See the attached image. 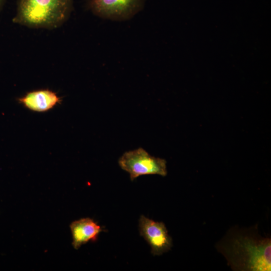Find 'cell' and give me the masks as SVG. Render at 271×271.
<instances>
[{"label": "cell", "mask_w": 271, "mask_h": 271, "mask_svg": "<svg viewBox=\"0 0 271 271\" xmlns=\"http://www.w3.org/2000/svg\"><path fill=\"white\" fill-rule=\"evenodd\" d=\"M216 249L236 271H270L271 238L259 235L257 225L231 228L216 244Z\"/></svg>", "instance_id": "obj_1"}, {"label": "cell", "mask_w": 271, "mask_h": 271, "mask_svg": "<svg viewBox=\"0 0 271 271\" xmlns=\"http://www.w3.org/2000/svg\"><path fill=\"white\" fill-rule=\"evenodd\" d=\"M72 0H19L13 22L35 28H54L68 18Z\"/></svg>", "instance_id": "obj_2"}, {"label": "cell", "mask_w": 271, "mask_h": 271, "mask_svg": "<svg viewBox=\"0 0 271 271\" xmlns=\"http://www.w3.org/2000/svg\"><path fill=\"white\" fill-rule=\"evenodd\" d=\"M118 163L121 169L129 174L131 181L142 175L165 177L167 174L166 161L151 155L142 148L124 152Z\"/></svg>", "instance_id": "obj_3"}, {"label": "cell", "mask_w": 271, "mask_h": 271, "mask_svg": "<svg viewBox=\"0 0 271 271\" xmlns=\"http://www.w3.org/2000/svg\"><path fill=\"white\" fill-rule=\"evenodd\" d=\"M145 0H90V7L98 16L122 21L132 17L142 9Z\"/></svg>", "instance_id": "obj_4"}, {"label": "cell", "mask_w": 271, "mask_h": 271, "mask_svg": "<svg viewBox=\"0 0 271 271\" xmlns=\"http://www.w3.org/2000/svg\"><path fill=\"white\" fill-rule=\"evenodd\" d=\"M139 226L140 234L150 245L153 255H161L171 249L172 238L168 234L163 222L155 221L141 215Z\"/></svg>", "instance_id": "obj_5"}, {"label": "cell", "mask_w": 271, "mask_h": 271, "mask_svg": "<svg viewBox=\"0 0 271 271\" xmlns=\"http://www.w3.org/2000/svg\"><path fill=\"white\" fill-rule=\"evenodd\" d=\"M72 245L75 249L89 241H96L102 228L92 219L83 218L72 222L70 225Z\"/></svg>", "instance_id": "obj_6"}, {"label": "cell", "mask_w": 271, "mask_h": 271, "mask_svg": "<svg viewBox=\"0 0 271 271\" xmlns=\"http://www.w3.org/2000/svg\"><path fill=\"white\" fill-rule=\"evenodd\" d=\"M18 100L28 109L36 112L48 111L61 101L57 94L49 89L29 92L24 96L19 98Z\"/></svg>", "instance_id": "obj_7"}, {"label": "cell", "mask_w": 271, "mask_h": 271, "mask_svg": "<svg viewBox=\"0 0 271 271\" xmlns=\"http://www.w3.org/2000/svg\"><path fill=\"white\" fill-rule=\"evenodd\" d=\"M4 0H0V11L4 4Z\"/></svg>", "instance_id": "obj_8"}]
</instances>
